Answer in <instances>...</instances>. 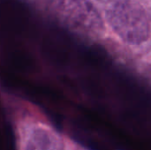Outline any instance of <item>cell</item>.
I'll return each instance as SVG.
<instances>
[{
  "instance_id": "7a4b0ae2",
  "label": "cell",
  "mask_w": 151,
  "mask_h": 150,
  "mask_svg": "<svg viewBox=\"0 0 151 150\" xmlns=\"http://www.w3.org/2000/svg\"><path fill=\"white\" fill-rule=\"evenodd\" d=\"M21 150H65L62 138L44 126H31L21 136Z\"/></svg>"
},
{
  "instance_id": "3957f363",
  "label": "cell",
  "mask_w": 151,
  "mask_h": 150,
  "mask_svg": "<svg viewBox=\"0 0 151 150\" xmlns=\"http://www.w3.org/2000/svg\"><path fill=\"white\" fill-rule=\"evenodd\" d=\"M100 1H110V2H116V4H119V3H125V2H127V0H100Z\"/></svg>"
},
{
  "instance_id": "6da1fadb",
  "label": "cell",
  "mask_w": 151,
  "mask_h": 150,
  "mask_svg": "<svg viewBox=\"0 0 151 150\" xmlns=\"http://www.w3.org/2000/svg\"><path fill=\"white\" fill-rule=\"evenodd\" d=\"M106 16L113 31L127 44L139 45L150 38V25L140 6L127 2L116 4Z\"/></svg>"
}]
</instances>
